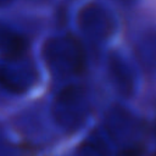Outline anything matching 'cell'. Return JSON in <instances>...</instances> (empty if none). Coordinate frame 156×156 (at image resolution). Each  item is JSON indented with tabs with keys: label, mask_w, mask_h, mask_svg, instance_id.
Returning <instances> with one entry per match:
<instances>
[{
	"label": "cell",
	"mask_w": 156,
	"mask_h": 156,
	"mask_svg": "<svg viewBox=\"0 0 156 156\" xmlns=\"http://www.w3.org/2000/svg\"><path fill=\"white\" fill-rule=\"evenodd\" d=\"M12 2V0H0V7H6Z\"/></svg>",
	"instance_id": "obj_5"
},
{
	"label": "cell",
	"mask_w": 156,
	"mask_h": 156,
	"mask_svg": "<svg viewBox=\"0 0 156 156\" xmlns=\"http://www.w3.org/2000/svg\"><path fill=\"white\" fill-rule=\"evenodd\" d=\"M27 49L24 38L0 23V54L7 61L20 60Z\"/></svg>",
	"instance_id": "obj_2"
},
{
	"label": "cell",
	"mask_w": 156,
	"mask_h": 156,
	"mask_svg": "<svg viewBox=\"0 0 156 156\" xmlns=\"http://www.w3.org/2000/svg\"><path fill=\"white\" fill-rule=\"evenodd\" d=\"M118 156H140V152L136 149H124L118 154Z\"/></svg>",
	"instance_id": "obj_4"
},
{
	"label": "cell",
	"mask_w": 156,
	"mask_h": 156,
	"mask_svg": "<svg viewBox=\"0 0 156 156\" xmlns=\"http://www.w3.org/2000/svg\"><path fill=\"white\" fill-rule=\"evenodd\" d=\"M44 58L54 68H65L71 65L73 69L79 71L83 66L82 51L72 39H51L48 40L43 49Z\"/></svg>",
	"instance_id": "obj_1"
},
{
	"label": "cell",
	"mask_w": 156,
	"mask_h": 156,
	"mask_svg": "<svg viewBox=\"0 0 156 156\" xmlns=\"http://www.w3.org/2000/svg\"><path fill=\"white\" fill-rule=\"evenodd\" d=\"M30 80L23 74V71L21 68H12L10 66L0 65V85L15 94L24 93L28 88Z\"/></svg>",
	"instance_id": "obj_3"
}]
</instances>
